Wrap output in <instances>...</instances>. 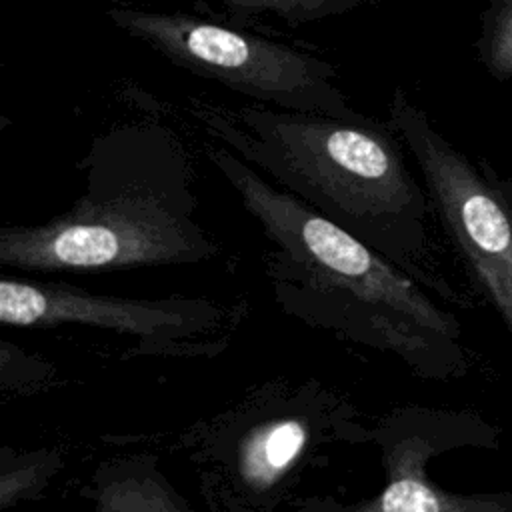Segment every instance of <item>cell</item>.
<instances>
[{
	"instance_id": "obj_3",
	"label": "cell",
	"mask_w": 512,
	"mask_h": 512,
	"mask_svg": "<svg viewBox=\"0 0 512 512\" xmlns=\"http://www.w3.org/2000/svg\"><path fill=\"white\" fill-rule=\"evenodd\" d=\"M188 112L276 186L366 242L416 282L438 286L424 264L428 198L410 174L396 132L260 104L186 96Z\"/></svg>"
},
{
	"instance_id": "obj_1",
	"label": "cell",
	"mask_w": 512,
	"mask_h": 512,
	"mask_svg": "<svg viewBox=\"0 0 512 512\" xmlns=\"http://www.w3.org/2000/svg\"><path fill=\"white\" fill-rule=\"evenodd\" d=\"M204 154L260 224L268 240L262 268L284 314L392 354L422 378H446L460 366V324L420 282L228 146L206 144Z\"/></svg>"
},
{
	"instance_id": "obj_12",
	"label": "cell",
	"mask_w": 512,
	"mask_h": 512,
	"mask_svg": "<svg viewBox=\"0 0 512 512\" xmlns=\"http://www.w3.org/2000/svg\"><path fill=\"white\" fill-rule=\"evenodd\" d=\"M0 388L10 394H34L48 386L56 368L46 358H36L8 340L0 342Z\"/></svg>"
},
{
	"instance_id": "obj_6",
	"label": "cell",
	"mask_w": 512,
	"mask_h": 512,
	"mask_svg": "<svg viewBox=\"0 0 512 512\" xmlns=\"http://www.w3.org/2000/svg\"><path fill=\"white\" fill-rule=\"evenodd\" d=\"M240 314V308L208 296L136 298L100 294L62 280H0L4 326L108 330L132 340L128 356H216L228 346Z\"/></svg>"
},
{
	"instance_id": "obj_10",
	"label": "cell",
	"mask_w": 512,
	"mask_h": 512,
	"mask_svg": "<svg viewBox=\"0 0 512 512\" xmlns=\"http://www.w3.org/2000/svg\"><path fill=\"white\" fill-rule=\"evenodd\" d=\"M64 452L58 448L0 450V510L6 512L22 502L36 500L64 466Z\"/></svg>"
},
{
	"instance_id": "obj_13",
	"label": "cell",
	"mask_w": 512,
	"mask_h": 512,
	"mask_svg": "<svg viewBox=\"0 0 512 512\" xmlns=\"http://www.w3.org/2000/svg\"><path fill=\"white\" fill-rule=\"evenodd\" d=\"M484 54L492 72L500 76L512 74V0H504L492 12L486 26Z\"/></svg>"
},
{
	"instance_id": "obj_9",
	"label": "cell",
	"mask_w": 512,
	"mask_h": 512,
	"mask_svg": "<svg viewBox=\"0 0 512 512\" xmlns=\"http://www.w3.org/2000/svg\"><path fill=\"white\" fill-rule=\"evenodd\" d=\"M80 496L90 502V512H194L156 452L102 460L80 488Z\"/></svg>"
},
{
	"instance_id": "obj_11",
	"label": "cell",
	"mask_w": 512,
	"mask_h": 512,
	"mask_svg": "<svg viewBox=\"0 0 512 512\" xmlns=\"http://www.w3.org/2000/svg\"><path fill=\"white\" fill-rule=\"evenodd\" d=\"M230 8L268 14L290 26L318 22L348 14L368 0H218Z\"/></svg>"
},
{
	"instance_id": "obj_2",
	"label": "cell",
	"mask_w": 512,
	"mask_h": 512,
	"mask_svg": "<svg viewBox=\"0 0 512 512\" xmlns=\"http://www.w3.org/2000/svg\"><path fill=\"white\" fill-rule=\"evenodd\" d=\"M84 190L40 224L0 228V264L22 272L190 266L222 246L200 222L194 156L174 122L144 108L104 126L78 162Z\"/></svg>"
},
{
	"instance_id": "obj_7",
	"label": "cell",
	"mask_w": 512,
	"mask_h": 512,
	"mask_svg": "<svg viewBox=\"0 0 512 512\" xmlns=\"http://www.w3.org/2000/svg\"><path fill=\"white\" fill-rule=\"evenodd\" d=\"M388 126L416 158L428 196L512 334V208L396 86Z\"/></svg>"
},
{
	"instance_id": "obj_4",
	"label": "cell",
	"mask_w": 512,
	"mask_h": 512,
	"mask_svg": "<svg viewBox=\"0 0 512 512\" xmlns=\"http://www.w3.org/2000/svg\"><path fill=\"white\" fill-rule=\"evenodd\" d=\"M370 442L362 410L318 376L270 378L176 434L208 512H276L314 470Z\"/></svg>"
},
{
	"instance_id": "obj_5",
	"label": "cell",
	"mask_w": 512,
	"mask_h": 512,
	"mask_svg": "<svg viewBox=\"0 0 512 512\" xmlns=\"http://www.w3.org/2000/svg\"><path fill=\"white\" fill-rule=\"evenodd\" d=\"M104 16L170 64L280 110L370 120L350 106L338 70L308 52L188 12L112 2Z\"/></svg>"
},
{
	"instance_id": "obj_8",
	"label": "cell",
	"mask_w": 512,
	"mask_h": 512,
	"mask_svg": "<svg viewBox=\"0 0 512 512\" xmlns=\"http://www.w3.org/2000/svg\"><path fill=\"white\" fill-rule=\"evenodd\" d=\"M466 424L444 410L400 406L370 426L380 452L382 488L362 500L332 496L296 498L298 512H512V494H456L428 476L434 456L464 442Z\"/></svg>"
}]
</instances>
